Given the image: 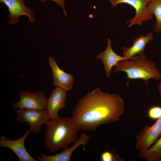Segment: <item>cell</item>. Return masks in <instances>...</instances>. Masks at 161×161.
Here are the masks:
<instances>
[{"instance_id": "cell-1", "label": "cell", "mask_w": 161, "mask_h": 161, "mask_svg": "<svg viewBox=\"0 0 161 161\" xmlns=\"http://www.w3.org/2000/svg\"><path fill=\"white\" fill-rule=\"evenodd\" d=\"M124 110V100L119 95L97 88L78 100L72 117L79 130L89 131L119 120Z\"/></svg>"}, {"instance_id": "cell-14", "label": "cell", "mask_w": 161, "mask_h": 161, "mask_svg": "<svg viewBox=\"0 0 161 161\" xmlns=\"http://www.w3.org/2000/svg\"><path fill=\"white\" fill-rule=\"evenodd\" d=\"M153 38V33L151 32L145 36L135 38L132 46L129 47H123V56L132 59L137 55L144 53L147 44Z\"/></svg>"}, {"instance_id": "cell-6", "label": "cell", "mask_w": 161, "mask_h": 161, "mask_svg": "<svg viewBox=\"0 0 161 161\" xmlns=\"http://www.w3.org/2000/svg\"><path fill=\"white\" fill-rule=\"evenodd\" d=\"M151 0H109L113 7H117L120 4H126L132 7L135 10V14L133 18L128 21V27L134 25H141L146 21L151 19L153 15L148 11V4Z\"/></svg>"}, {"instance_id": "cell-12", "label": "cell", "mask_w": 161, "mask_h": 161, "mask_svg": "<svg viewBox=\"0 0 161 161\" xmlns=\"http://www.w3.org/2000/svg\"><path fill=\"white\" fill-rule=\"evenodd\" d=\"M110 38L107 40V45L104 51L100 52L95 59H100L102 61L106 75L109 77L112 74V69L119 62L124 60L131 59L117 54L113 50Z\"/></svg>"}, {"instance_id": "cell-18", "label": "cell", "mask_w": 161, "mask_h": 161, "mask_svg": "<svg viewBox=\"0 0 161 161\" xmlns=\"http://www.w3.org/2000/svg\"><path fill=\"white\" fill-rule=\"evenodd\" d=\"M100 159L102 161H122V159L116 157L112 153L108 151L102 152L100 155Z\"/></svg>"}, {"instance_id": "cell-3", "label": "cell", "mask_w": 161, "mask_h": 161, "mask_svg": "<svg viewBox=\"0 0 161 161\" xmlns=\"http://www.w3.org/2000/svg\"><path fill=\"white\" fill-rule=\"evenodd\" d=\"M114 66L115 73L124 72L128 79H142L147 88L149 79L159 80L161 78V73L155 63L152 60L148 59L144 53L132 59L121 61Z\"/></svg>"}, {"instance_id": "cell-19", "label": "cell", "mask_w": 161, "mask_h": 161, "mask_svg": "<svg viewBox=\"0 0 161 161\" xmlns=\"http://www.w3.org/2000/svg\"><path fill=\"white\" fill-rule=\"evenodd\" d=\"M40 1L45 3L46 1L47 0H39ZM52 1L58 4L61 6L63 10V12L64 13L65 17H66V12L65 9V0H49Z\"/></svg>"}, {"instance_id": "cell-13", "label": "cell", "mask_w": 161, "mask_h": 161, "mask_svg": "<svg viewBox=\"0 0 161 161\" xmlns=\"http://www.w3.org/2000/svg\"><path fill=\"white\" fill-rule=\"evenodd\" d=\"M90 137L83 132L70 148H66L61 152L52 155H46L44 157L46 161H69L71 156L75 150L80 145L83 147L89 142Z\"/></svg>"}, {"instance_id": "cell-7", "label": "cell", "mask_w": 161, "mask_h": 161, "mask_svg": "<svg viewBox=\"0 0 161 161\" xmlns=\"http://www.w3.org/2000/svg\"><path fill=\"white\" fill-rule=\"evenodd\" d=\"M19 100L11 104L13 108L45 110L47 98L44 91L31 92L19 91Z\"/></svg>"}, {"instance_id": "cell-5", "label": "cell", "mask_w": 161, "mask_h": 161, "mask_svg": "<svg viewBox=\"0 0 161 161\" xmlns=\"http://www.w3.org/2000/svg\"><path fill=\"white\" fill-rule=\"evenodd\" d=\"M159 94L161 96V80L157 86ZM161 134V116L151 126L145 127L136 136L135 146L140 152L149 148L156 142Z\"/></svg>"}, {"instance_id": "cell-11", "label": "cell", "mask_w": 161, "mask_h": 161, "mask_svg": "<svg viewBox=\"0 0 161 161\" xmlns=\"http://www.w3.org/2000/svg\"><path fill=\"white\" fill-rule=\"evenodd\" d=\"M49 62L51 68V76L54 86L66 92L71 90L74 82V76L61 69L53 58L50 57Z\"/></svg>"}, {"instance_id": "cell-15", "label": "cell", "mask_w": 161, "mask_h": 161, "mask_svg": "<svg viewBox=\"0 0 161 161\" xmlns=\"http://www.w3.org/2000/svg\"><path fill=\"white\" fill-rule=\"evenodd\" d=\"M151 147L140 152L139 156L141 158H145L147 161H160L161 158V136Z\"/></svg>"}, {"instance_id": "cell-16", "label": "cell", "mask_w": 161, "mask_h": 161, "mask_svg": "<svg viewBox=\"0 0 161 161\" xmlns=\"http://www.w3.org/2000/svg\"><path fill=\"white\" fill-rule=\"evenodd\" d=\"M147 8L149 12L156 18L154 32H161V0H151L148 4Z\"/></svg>"}, {"instance_id": "cell-4", "label": "cell", "mask_w": 161, "mask_h": 161, "mask_svg": "<svg viewBox=\"0 0 161 161\" xmlns=\"http://www.w3.org/2000/svg\"><path fill=\"white\" fill-rule=\"evenodd\" d=\"M17 122H27L31 131L36 134L42 131L41 126L50 119L45 110L17 109L15 110Z\"/></svg>"}, {"instance_id": "cell-10", "label": "cell", "mask_w": 161, "mask_h": 161, "mask_svg": "<svg viewBox=\"0 0 161 161\" xmlns=\"http://www.w3.org/2000/svg\"><path fill=\"white\" fill-rule=\"evenodd\" d=\"M31 130L27 131L20 138L11 140L2 136L0 137V146L8 148L12 151L17 156L20 161H36L29 154L25 148L24 143L30 135Z\"/></svg>"}, {"instance_id": "cell-2", "label": "cell", "mask_w": 161, "mask_h": 161, "mask_svg": "<svg viewBox=\"0 0 161 161\" xmlns=\"http://www.w3.org/2000/svg\"><path fill=\"white\" fill-rule=\"evenodd\" d=\"M44 133L45 147L53 152L65 149L78 139L79 130L72 117L48 120Z\"/></svg>"}, {"instance_id": "cell-9", "label": "cell", "mask_w": 161, "mask_h": 161, "mask_svg": "<svg viewBox=\"0 0 161 161\" xmlns=\"http://www.w3.org/2000/svg\"><path fill=\"white\" fill-rule=\"evenodd\" d=\"M67 95L66 92L56 87L47 99L45 110L50 120H57L60 118L58 114L59 111L66 106Z\"/></svg>"}, {"instance_id": "cell-20", "label": "cell", "mask_w": 161, "mask_h": 161, "mask_svg": "<svg viewBox=\"0 0 161 161\" xmlns=\"http://www.w3.org/2000/svg\"><path fill=\"white\" fill-rule=\"evenodd\" d=\"M160 161H161V160H160Z\"/></svg>"}, {"instance_id": "cell-17", "label": "cell", "mask_w": 161, "mask_h": 161, "mask_svg": "<svg viewBox=\"0 0 161 161\" xmlns=\"http://www.w3.org/2000/svg\"><path fill=\"white\" fill-rule=\"evenodd\" d=\"M148 116L153 120H157L161 116V107L154 106L148 109Z\"/></svg>"}, {"instance_id": "cell-8", "label": "cell", "mask_w": 161, "mask_h": 161, "mask_svg": "<svg viewBox=\"0 0 161 161\" xmlns=\"http://www.w3.org/2000/svg\"><path fill=\"white\" fill-rule=\"evenodd\" d=\"M24 0H0V2L7 7L9 14L7 24L14 25L18 22L21 16H25L28 18V22L32 23L35 21L34 11L26 6Z\"/></svg>"}]
</instances>
